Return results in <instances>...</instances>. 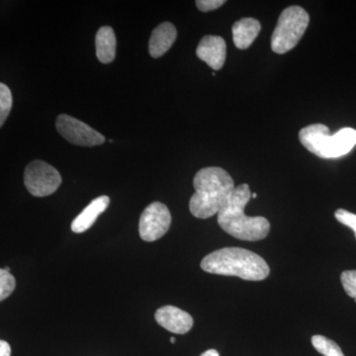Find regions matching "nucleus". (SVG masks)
<instances>
[{
    "mask_svg": "<svg viewBox=\"0 0 356 356\" xmlns=\"http://www.w3.org/2000/svg\"><path fill=\"white\" fill-rule=\"evenodd\" d=\"M195 193L189 201L194 217L208 219L222 209L234 189L233 178L221 168H205L196 173L193 180Z\"/></svg>",
    "mask_w": 356,
    "mask_h": 356,
    "instance_id": "obj_1",
    "label": "nucleus"
},
{
    "mask_svg": "<svg viewBox=\"0 0 356 356\" xmlns=\"http://www.w3.org/2000/svg\"><path fill=\"white\" fill-rule=\"evenodd\" d=\"M252 198L248 184L235 187L228 202L218 213V224L238 240L257 242L264 240L270 231V224L264 217H248L245 208Z\"/></svg>",
    "mask_w": 356,
    "mask_h": 356,
    "instance_id": "obj_2",
    "label": "nucleus"
},
{
    "mask_svg": "<svg viewBox=\"0 0 356 356\" xmlns=\"http://www.w3.org/2000/svg\"><path fill=\"white\" fill-rule=\"evenodd\" d=\"M201 268L208 273L250 281L266 280L270 273L261 257L241 248H225L211 252L201 261Z\"/></svg>",
    "mask_w": 356,
    "mask_h": 356,
    "instance_id": "obj_3",
    "label": "nucleus"
},
{
    "mask_svg": "<svg viewBox=\"0 0 356 356\" xmlns=\"http://www.w3.org/2000/svg\"><path fill=\"white\" fill-rule=\"evenodd\" d=\"M301 144L312 154L322 159H334L350 153L356 145V130L343 128L334 135L323 124H314L301 129Z\"/></svg>",
    "mask_w": 356,
    "mask_h": 356,
    "instance_id": "obj_4",
    "label": "nucleus"
},
{
    "mask_svg": "<svg viewBox=\"0 0 356 356\" xmlns=\"http://www.w3.org/2000/svg\"><path fill=\"white\" fill-rule=\"evenodd\" d=\"M310 22V16L300 6H290L281 13L277 25L271 37V49L274 53H287L297 46Z\"/></svg>",
    "mask_w": 356,
    "mask_h": 356,
    "instance_id": "obj_5",
    "label": "nucleus"
},
{
    "mask_svg": "<svg viewBox=\"0 0 356 356\" xmlns=\"http://www.w3.org/2000/svg\"><path fill=\"white\" fill-rule=\"evenodd\" d=\"M24 184L33 196L46 197L58 191L62 184V177L49 163L43 161H33L26 166Z\"/></svg>",
    "mask_w": 356,
    "mask_h": 356,
    "instance_id": "obj_6",
    "label": "nucleus"
},
{
    "mask_svg": "<svg viewBox=\"0 0 356 356\" xmlns=\"http://www.w3.org/2000/svg\"><path fill=\"white\" fill-rule=\"evenodd\" d=\"M172 225V215L165 204L153 202L140 218V236L145 242H154L165 235Z\"/></svg>",
    "mask_w": 356,
    "mask_h": 356,
    "instance_id": "obj_7",
    "label": "nucleus"
},
{
    "mask_svg": "<svg viewBox=\"0 0 356 356\" xmlns=\"http://www.w3.org/2000/svg\"><path fill=\"white\" fill-rule=\"evenodd\" d=\"M56 127L60 136L76 146L95 147L105 142L104 136L70 115L60 114L56 121Z\"/></svg>",
    "mask_w": 356,
    "mask_h": 356,
    "instance_id": "obj_8",
    "label": "nucleus"
},
{
    "mask_svg": "<svg viewBox=\"0 0 356 356\" xmlns=\"http://www.w3.org/2000/svg\"><path fill=\"white\" fill-rule=\"evenodd\" d=\"M156 322L168 332L184 334L193 327V318L191 314L175 306H163L156 312Z\"/></svg>",
    "mask_w": 356,
    "mask_h": 356,
    "instance_id": "obj_9",
    "label": "nucleus"
},
{
    "mask_svg": "<svg viewBox=\"0 0 356 356\" xmlns=\"http://www.w3.org/2000/svg\"><path fill=\"white\" fill-rule=\"evenodd\" d=\"M196 55L209 65L211 69L220 70L226 60V42L222 37L207 35L199 43Z\"/></svg>",
    "mask_w": 356,
    "mask_h": 356,
    "instance_id": "obj_10",
    "label": "nucleus"
},
{
    "mask_svg": "<svg viewBox=\"0 0 356 356\" xmlns=\"http://www.w3.org/2000/svg\"><path fill=\"white\" fill-rule=\"evenodd\" d=\"M177 32L175 25L163 22L154 28L149 42V55L154 58L161 57L172 48L177 40Z\"/></svg>",
    "mask_w": 356,
    "mask_h": 356,
    "instance_id": "obj_11",
    "label": "nucleus"
},
{
    "mask_svg": "<svg viewBox=\"0 0 356 356\" xmlns=\"http://www.w3.org/2000/svg\"><path fill=\"white\" fill-rule=\"evenodd\" d=\"M110 198L108 196H99L91 201L88 207L72 222V231L74 233L81 234L88 231L95 224L97 218L108 208Z\"/></svg>",
    "mask_w": 356,
    "mask_h": 356,
    "instance_id": "obj_12",
    "label": "nucleus"
},
{
    "mask_svg": "<svg viewBox=\"0 0 356 356\" xmlns=\"http://www.w3.org/2000/svg\"><path fill=\"white\" fill-rule=\"evenodd\" d=\"M261 30V23L254 18H243L236 21L232 28L234 44L240 50H245L254 43Z\"/></svg>",
    "mask_w": 356,
    "mask_h": 356,
    "instance_id": "obj_13",
    "label": "nucleus"
},
{
    "mask_svg": "<svg viewBox=\"0 0 356 356\" xmlns=\"http://www.w3.org/2000/svg\"><path fill=\"white\" fill-rule=\"evenodd\" d=\"M96 56L102 64H110L116 57V36L113 29L104 26L98 30L95 38Z\"/></svg>",
    "mask_w": 356,
    "mask_h": 356,
    "instance_id": "obj_14",
    "label": "nucleus"
},
{
    "mask_svg": "<svg viewBox=\"0 0 356 356\" xmlns=\"http://www.w3.org/2000/svg\"><path fill=\"white\" fill-rule=\"evenodd\" d=\"M312 344L316 350L325 356H344L341 348L334 341L323 336L312 337Z\"/></svg>",
    "mask_w": 356,
    "mask_h": 356,
    "instance_id": "obj_15",
    "label": "nucleus"
},
{
    "mask_svg": "<svg viewBox=\"0 0 356 356\" xmlns=\"http://www.w3.org/2000/svg\"><path fill=\"white\" fill-rule=\"evenodd\" d=\"M13 93L8 86L0 83V127L6 121L13 108Z\"/></svg>",
    "mask_w": 356,
    "mask_h": 356,
    "instance_id": "obj_16",
    "label": "nucleus"
},
{
    "mask_svg": "<svg viewBox=\"0 0 356 356\" xmlns=\"http://www.w3.org/2000/svg\"><path fill=\"white\" fill-rule=\"evenodd\" d=\"M15 278L4 268H0V302L10 296L15 289Z\"/></svg>",
    "mask_w": 356,
    "mask_h": 356,
    "instance_id": "obj_17",
    "label": "nucleus"
},
{
    "mask_svg": "<svg viewBox=\"0 0 356 356\" xmlns=\"http://www.w3.org/2000/svg\"><path fill=\"white\" fill-rule=\"evenodd\" d=\"M341 280L346 294L355 299L356 303V270L343 271Z\"/></svg>",
    "mask_w": 356,
    "mask_h": 356,
    "instance_id": "obj_18",
    "label": "nucleus"
},
{
    "mask_svg": "<svg viewBox=\"0 0 356 356\" xmlns=\"http://www.w3.org/2000/svg\"><path fill=\"white\" fill-rule=\"evenodd\" d=\"M336 219L341 224L346 225L348 228L353 229L355 232L356 236V215L353 213L348 212V211L344 209L337 210L334 213Z\"/></svg>",
    "mask_w": 356,
    "mask_h": 356,
    "instance_id": "obj_19",
    "label": "nucleus"
},
{
    "mask_svg": "<svg viewBox=\"0 0 356 356\" xmlns=\"http://www.w3.org/2000/svg\"><path fill=\"white\" fill-rule=\"evenodd\" d=\"M225 3H226L225 0H198L196 1V6L202 13H209L220 8Z\"/></svg>",
    "mask_w": 356,
    "mask_h": 356,
    "instance_id": "obj_20",
    "label": "nucleus"
},
{
    "mask_svg": "<svg viewBox=\"0 0 356 356\" xmlns=\"http://www.w3.org/2000/svg\"><path fill=\"white\" fill-rule=\"evenodd\" d=\"M11 348L8 343L0 339V356H10Z\"/></svg>",
    "mask_w": 356,
    "mask_h": 356,
    "instance_id": "obj_21",
    "label": "nucleus"
},
{
    "mask_svg": "<svg viewBox=\"0 0 356 356\" xmlns=\"http://www.w3.org/2000/svg\"><path fill=\"white\" fill-rule=\"evenodd\" d=\"M200 356H220L219 353L216 350H206Z\"/></svg>",
    "mask_w": 356,
    "mask_h": 356,
    "instance_id": "obj_22",
    "label": "nucleus"
},
{
    "mask_svg": "<svg viewBox=\"0 0 356 356\" xmlns=\"http://www.w3.org/2000/svg\"><path fill=\"white\" fill-rule=\"evenodd\" d=\"M175 341H177V339H175V337H170V343H175Z\"/></svg>",
    "mask_w": 356,
    "mask_h": 356,
    "instance_id": "obj_23",
    "label": "nucleus"
},
{
    "mask_svg": "<svg viewBox=\"0 0 356 356\" xmlns=\"http://www.w3.org/2000/svg\"><path fill=\"white\" fill-rule=\"evenodd\" d=\"M252 199L257 198V193H252Z\"/></svg>",
    "mask_w": 356,
    "mask_h": 356,
    "instance_id": "obj_24",
    "label": "nucleus"
}]
</instances>
